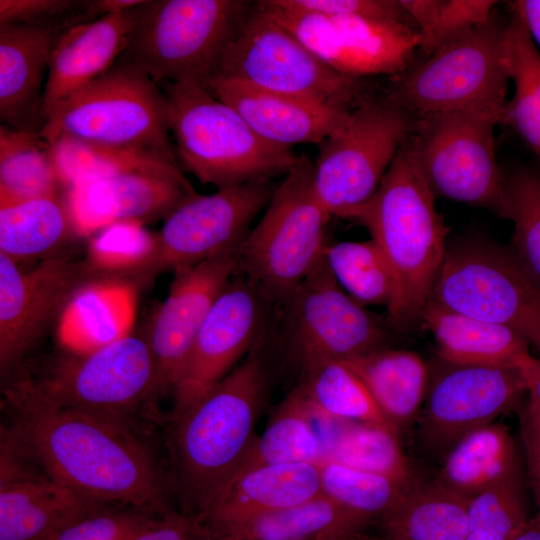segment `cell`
Listing matches in <instances>:
<instances>
[{"label":"cell","instance_id":"obj_26","mask_svg":"<svg viewBox=\"0 0 540 540\" xmlns=\"http://www.w3.org/2000/svg\"><path fill=\"white\" fill-rule=\"evenodd\" d=\"M99 508V502L48 476L1 471L0 540H48Z\"/></svg>","mask_w":540,"mask_h":540},{"label":"cell","instance_id":"obj_17","mask_svg":"<svg viewBox=\"0 0 540 540\" xmlns=\"http://www.w3.org/2000/svg\"><path fill=\"white\" fill-rule=\"evenodd\" d=\"M108 280L84 259H47L24 271L0 253V370L6 377L85 286Z\"/></svg>","mask_w":540,"mask_h":540},{"label":"cell","instance_id":"obj_28","mask_svg":"<svg viewBox=\"0 0 540 540\" xmlns=\"http://www.w3.org/2000/svg\"><path fill=\"white\" fill-rule=\"evenodd\" d=\"M371 521L324 494L298 505L202 528L208 540H342Z\"/></svg>","mask_w":540,"mask_h":540},{"label":"cell","instance_id":"obj_55","mask_svg":"<svg viewBox=\"0 0 540 540\" xmlns=\"http://www.w3.org/2000/svg\"><path fill=\"white\" fill-rule=\"evenodd\" d=\"M342 540H385V539L384 538L380 539V538H375V537H371V536H366V535H364L362 533H359V534L350 536V537L342 539Z\"/></svg>","mask_w":540,"mask_h":540},{"label":"cell","instance_id":"obj_47","mask_svg":"<svg viewBox=\"0 0 540 540\" xmlns=\"http://www.w3.org/2000/svg\"><path fill=\"white\" fill-rule=\"evenodd\" d=\"M496 3L493 0H438L439 48L486 23L494 14Z\"/></svg>","mask_w":540,"mask_h":540},{"label":"cell","instance_id":"obj_13","mask_svg":"<svg viewBox=\"0 0 540 540\" xmlns=\"http://www.w3.org/2000/svg\"><path fill=\"white\" fill-rule=\"evenodd\" d=\"M276 187L272 180L256 181L185 199L164 218L156 233L154 253L136 275L134 285L236 251Z\"/></svg>","mask_w":540,"mask_h":540},{"label":"cell","instance_id":"obj_32","mask_svg":"<svg viewBox=\"0 0 540 540\" xmlns=\"http://www.w3.org/2000/svg\"><path fill=\"white\" fill-rule=\"evenodd\" d=\"M318 430L324 461L385 475L408 485L415 484L399 435L391 428L338 420L320 413Z\"/></svg>","mask_w":540,"mask_h":540},{"label":"cell","instance_id":"obj_48","mask_svg":"<svg viewBox=\"0 0 540 540\" xmlns=\"http://www.w3.org/2000/svg\"><path fill=\"white\" fill-rule=\"evenodd\" d=\"M87 1L0 0V26L33 23L75 14Z\"/></svg>","mask_w":540,"mask_h":540},{"label":"cell","instance_id":"obj_56","mask_svg":"<svg viewBox=\"0 0 540 540\" xmlns=\"http://www.w3.org/2000/svg\"><path fill=\"white\" fill-rule=\"evenodd\" d=\"M135 536H136V535H135ZM135 536H134V537H135ZM134 537H132V538H130V539H127V540H132Z\"/></svg>","mask_w":540,"mask_h":540},{"label":"cell","instance_id":"obj_16","mask_svg":"<svg viewBox=\"0 0 540 540\" xmlns=\"http://www.w3.org/2000/svg\"><path fill=\"white\" fill-rule=\"evenodd\" d=\"M442 362L416 421L422 448L441 458L468 433L517 410L527 394L519 370Z\"/></svg>","mask_w":540,"mask_h":540},{"label":"cell","instance_id":"obj_6","mask_svg":"<svg viewBox=\"0 0 540 540\" xmlns=\"http://www.w3.org/2000/svg\"><path fill=\"white\" fill-rule=\"evenodd\" d=\"M313 171L311 160L300 156L236 250V274L250 282L268 306L283 309L324 257L330 215L314 192Z\"/></svg>","mask_w":540,"mask_h":540},{"label":"cell","instance_id":"obj_4","mask_svg":"<svg viewBox=\"0 0 540 540\" xmlns=\"http://www.w3.org/2000/svg\"><path fill=\"white\" fill-rule=\"evenodd\" d=\"M170 131L183 167L202 185L223 189L286 175L298 163L291 147L257 135L229 105L195 84L164 82Z\"/></svg>","mask_w":540,"mask_h":540},{"label":"cell","instance_id":"obj_14","mask_svg":"<svg viewBox=\"0 0 540 540\" xmlns=\"http://www.w3.org/2000/svg\"><path fill=\"white\" fill-rule=\"evenodd\" d=\"M285 337L300 368L346 361L389 347L387 321L350 297L324 257L283 307Z\"/></svg>","mask_w":540,"mask_h":540},{"label":"cell","instance_id":"obj_3","mask_svg":"<svg viewBox=\"0 0 540 540\" xmlns=\"http://www.w3.org/2000/svg\"><path fill=\"white\" fill-rule=\"evenodd\" d=\"M265 386L257 343L224 379L173 420V482L185 515H203L236 476L256 438Z\"/></svg>","mask_w":540,"mask_h":540},{"label":"cell","instance_id":"obj_44","mask_svg":"<svg viewBox=\"0 0 540 540\" xmlns=\"http://www.w3.org/2000/svg\"><path fill=\"white\" fill-rule=\"evenodd\" d=\"M514 224L512 251L540 282V173L519 169L506 177V217Z\"/></svg>","mask_w":540,"mask_h":540},{"label":"cell","instance_id":"obj_11","mask_svg":"<svg viewBox=\"0 0 540 540\" xmlns=\"http://www.w3.org/2000/svg\"><path fill=\"white\" fill-rule=\"evenodd\" d=\"M416 117L386 96L364 99L319 146L314 192L332 216L344 218L377 191Z\"/></svg>","mask_w":540,"mask_h":540},{"label":"cell","instance_id":"obj_40","mask_svg":"<svg viewBox=\"0 0 540 540\" xmlns=\"http://www.w3.org/2000/svg\"><path fill=\"white\" fill-rule=\"evenodd\" d=\"M324 259L344 291L363 306L393 301L395 283L390 266L373 240L326 244Z\"/></svg>","mask_w":540,"mask_h":540},{"label":"cell","instance_id":"obj_41","mask_svg":"<svg viewBox=\"0 0 540 540\" xmlns=\"http://www.w3.org/2000/svg\"><path fill=\"white\" fill-rule=\"evenodd\" d=\"M319 467L321 493L370 521L387 516L414 485L333 461Z\"/></svg>","mask_w":540,"mask_h":540},{"label":"cell","instance_id":"obj_25","mask_svg":"<svg viewBox=\"0 0 540 540\" xmlns=\"http://www.w3.org/2000/svg\"><path fill=\"white\" fill-rule=\"evenodd\" d=\"M420 325L432 333L440 360L450 364L510 368L524 374L536 361L530 344L516 331L433 300L425 305Z\"/></svg>","mask_w":540,"mask_h":540},{"label":"cell","instance_id":"obj_53","mask_svg":"<svg viewBox=\"0 0 540 540\" xmlns=\"http://www.w3.org/2000/svg\"><path fill=\"white\" fill-rule=\"evenodd\" d=\"M527 384L528 405L540 417V356L533 366L523 374Z\"/></svg>","mask_w":540,"mask_h":540},{"label":"cell","instance_id":"obj_42","mask_svg":"<svg viewBox=\"0 0 540 540\" xmlns=\"http://www.w3.org/2000/svg\"><path fill=\"white\" fill-rule=\"evenodd\" d=\"M521 467L468 500L465 540H510L529 522Z\"/></svg>","mask_w":540,"mask_h":540},{"label":"cell","instance_id":"obj_39","mask_svg":"<svg viewBox=\"0 0 540 540\" xmlns=\"http://www.w3.org/2000/svg\"><path fill=\"white\" fill-rule=\"evenodd\" d=\"M297 387L326 416L393 430L365 384L343 361L320 360L304 365Z\"/></svg>","mask_w":540,"mask_h":540},{"label":"cell","instance_id":"obj_20","mask_svg":"<svg viewBox=\"0 0 540 540\" xmlns=\"http://www.w3.org/2000/svg\"><path fill=\"white\" fill-rule=\"evenodd\" d=\"M235 253L220 254L174 274L146 337L155 365L151 403L173 392L202 324L236 273Z\"/></svg>","mask_w":540,"mask_h":540},{"label":"cell","instance_id":"obj_10","mask_svg":"<svg viewBox=\"0 0 540 540\" xmlns=\"http://www.w3.org/2000/svg\"><path fill=\"white\" fill-rule=\"evenodd\" d=\"M430 300L508 327L540 354V282L512 249L481 238L448 245Z\"/></svg>","mask_w":540,"mask_h":540},{"label":"cell","instance_id":"obj_50","mask_svg":"<svg viewBox=\"0 0 540 540\" xmlns=\"http://www.w3.org/2000/svg\"><path fill=\"white\" fill-rule=\"evenodd\" d=\"M132 540H208L200 525L184 513H164Z\"/></svg>","mask_w":540,"mask_h":540},{"label":"cell","instance_id":"obj_19","mask_svg":"<svg viewBox=\"0 0 540 540\" xmlns=\"http://www.w3.org/2000/svg\"><path fill=\"white\" fill-rule=\"evenodd\" d=\"M268 305L236 274L202 324L173 389L172 420L224 379L256 346Z\"/></svg>","mask_w":540,"mask_h":540},{"label":"cell","instance_id":"obj_35","mask_svg":"<svg viewBox=\"0 0 540 540\" xmlns=\"http://www.w3.org/2000/svg\"><path fill=\"white\" fill-rule=\"evenodd\" d=\"M381 522L385 540H465L468 500L434 482L414 484Z\"/></svg>","mask_w":540,"mask_h":540},{"label":"cell","instance_id":"obj_34","mask_svg":"<svg viewBox=\"0 0 540 540\" xmlns=\"http://www.w3.org/2000/svg\"><path fill=\"white\" fill-rule=\"evenodd\" d=\"M75 235L67 199L59 193L0 204V253L16 263L44 256Z\"/></svg>","mask_w":540,"mask_h":540},{"label":"cell","instance_id":"obj_54","mask_svg":"<svg viewBox=\"0 0 540 540\" xmlns=\"http://www.w3.org/2000/svg\"><path fill=\"white\" fill-rule=\"evenodd\" d=\"M510 540H540V515L530 519L526 526Z\"/></svg>","mask_w":540,"mask_h":540},{"label":"cell","instance_id":"obj_38","mask_svg":"<svg viewBox=\"0 0 540 540\" xmlns=\"http://www.w3.org/2000/svg\"><path fill=\"white\" fill-rule=\"evenodd\" d=\"M51 146L39 136L0 125V204L59 193Z\"/></svg>","mask_w":540,"mask_h":540},{"label":"cell","instance_id":"obj_7","mask_svg":"<svg viewBox=\"0 0 540 540\" xmlns=\"http://www.w3.org/2000/svg\"><path fill=\"white\" fill-rule=\"evenodd\" d=\"M167 100L146 74L114 64L61 103L39 133L49 145L60 137L141 149L178 164L169 141Z\"/></svg>","mask_w":540,"mask_h":540},{"label":"cell","instance_id":"obj_18","mask_svg":"<svg viewBox=\"0 0 540 540\" xmlns=\"http://www.w3.org/2000/svg\"><path fill=\"white\" fill-rule=\"evenodd\" d=\"M70 355L33 380L55 402L123 420L151 402L155 365L146 337L130 334L89 354Z\"/></svg>","mask_w":540,"mask_h":540},{"label":"cell","instance_id":"obj_23","mask_svg":"<svg viewBox=\"0 0 540 540\" xmlns=\"http://www.w3.org/2000/svg\"><path fill=\"white\" fill-rule=\"evenodd\" d=\"M137 7L80 21L63 32L53 49L45 83L44 123L61 103L114 65L135 24Z\"/></svg>","mask_w":540,"mask_h":540},{"label":"cell","instance_id":"obj_27","mask_svg":"<svg viewBox=\"0 0 540 540\" xmlns=\"http://www.w3.org/2000/svg\"><path fill=\"white\" fill-rule=\"evenodd\" d=\"M321 494L315 463L266 465L235 478L209 509L194 519L203 528L304 503Z\"/></svg>","mask_w":540,"mask_h":540},{"label":"cell","instance_id":"obj_46","mask_svg":"<svg viewBox=\"0 0 540 540\" xmlns=\"http://www.w3.org/2000/svg\"><path fill=\"white\" fill-rule=\"evenodd\" d=\"M284 9L329 17L365 16L406 21L408 15L396 0H273Z\"/></svg>","mask_w":540,"mask_h":540},{"label":"cell","instance_id":"obj_43","mask_svg":"<svg viewBox=\"0 0 540 540\" xmlns=\"http://www.w3.org/2000/svg\"><path fill=\"white\" fill-rule=\"evenodd\" d=\"M155 247L156 233L142 223L118 222L101 229L90 240L85 260L106 279L133 285Z\"/></svg>","mask_w":540,"mask_h":540},{"label":"cell","instance_id":"obj_22","mask_svg":"<svg viewBox=\"0 0 540 540\" xmlns=\"http://www.w3.org/2000/svg\"><path fill=\"white\" fill-rule=\"evenodd\" d=\"M196 193L182 173L128 172L77 182L66 199L79 236H87L118 222L165 218Z\"/></svg>","mask_w":540,"mask_h":540},{"label":"cell","instance_id":"obj_8","mask_svg":"<svg viewBox=\"0 0 540 540\" xmlns=\"http://www.w3.org/2000/svg\"><path fill=\"white\" fill-rule=\"evenodd\" d=\"M215 78L352 110L360 79L341 74L315 55L258 2H252L221 57Z\"/></svg>","mask_w":540,"mask_h":540},{"label":"cell","instance_id":"obj_15","mask_svg":"<svg viewBox=\"0 0 540 540\" xmlns=\"http://www.w3.org/2000/svg\"><path fill=\"white\" fill-rule=\"evenodd\" d=\"M258 3L335 71L360 79L403 73L420 47L416 28L404 20L329 17Z\"/></svg>","mask_w":540,"mask_h":540},{"label":"cell","instance_id":"obj_24","mask_svg":"<svg viewBox=\"0 0 540 540\" xmlns=\"http://www.w3.org/2000/svg\"><path fill=\"white\" fill-rule=\"evenodd\" d=\"M209 91L232 107L261 138L285 147L320 145L351 112L223 78L213 79Z\"/></svg>","mask_w":540,"mask_h":540},{"label":"cell","instance_id":"obj_30","mask_svg":"<svg viewBox=\"0 0 540 540\" xmlns=\"http://www.w3.org/2000/svg\"><path fill=\"white\" fill-rule=\"evenodd\" d=\"M343 362L362 380L398 435L416 423L429 382L428 368L417 353L387 347Z\"/></svg>","mask_w":540,"mask_h":540},{"label":"cell","instance_id":"obj_5","mask_svg":"<svg viewBox=\"0 0 540 540\" xmlns=\"http://www.w3.org/2000/svg\"><path fill=\"white\" fill-rule=\"evenodd\" d=\"M252 2L144 0L114 64L132 67L158 86L195 84L209 90L224 50Z\"/></svg>","mask_w":540,"mask_h":540},{"label":"cell","instance_id":"obj_33","mask_svg":"<svg viewBox=\"0 0 540 540\" xmlns=\"http://www.w3.org/2000/svg\"><path fill=\"white\" fill-rule=\"evenodd\" d=\"M323 461L314 408L296 387L275 408L262 434L256 436L234 479L261 466Z\"/></svg>","mask_w":540,"mask_h":540},{"label":"cell","instance_id":"obj_12","mask_svg":"<svg viewBox=\"0 0 540 540\" xmlns=\"http://www.w3.org/2000/svg\"><path fill=\"white\" fill-rule=\"evenodd\" d=\"M503 111H458L416 117L413 137L435 196L506 217V177L497 160L494 129Z\"/></svg>","mask_w":540,"mask_h":540},{"label":"cell","instance_id":"obj_36","mask_svg":"<svg viewBox=\"0 0 540 540\" xmlns=\"http://www.w3.org/2000/svg\"><path fill=\"white\" fill-rule=\"evenodd\" d=\"M502 54L514 94L500 124L513 128L540 161V52L515 14L504 27Z\"/></svg>","mask_w":540,"mask_h":540},{"label":"cell","instance_id":"obj_2","mask_svg":"<svg viewBox=\"0 0 540 540\" xmlns=\"http://www.w3.org/2000/svg\"><path fill=\"white\" fill-rule=\"evenodd\" d=\"M435 198L412 132L375 194L345 217L368 230L390 266L395 294L386 321L395 331L420 324L446 257L449 228L436 210Z\"/></svg>","mask_w":540,"mask_h":540},{"label":"cell","instance_id":"obj_21","mask_svg":"<svg viewBox=\"0 0 540 540\" xmlns=\"http://www.w3.org/2000/svg\"><path fill=\"white\" fill-rule=\"evenodd\" d=\"M84 11L33 23L0 26V119L11 129L39 134L43 95L56 42Z\"/></svg>","mask_w":540,"mask_h":540},{"label":"cell","instance_id":"obj_52","mask_svg":"<svg viewBox=\"0 0 540 540\" xmlns=\"http://www.w3.org/2000/svg\"><path fill=\"white\" fill-rule=\"evenodd\" d=\"M144 0H96L89 1L84 14L88 21L98 19L108 14L123 13L129 11Z\"/></svg>","mask_w":540,"mask_h":540},{"label":"cell","instance_id":"obj_1","mask_svg":"<svg viewBox=\"0 0 540 540\" xmlns=\"http://www.w3.org/2000/svg\"><path fill=\"white\" fill-rule=\"evenodd\" d=\"M4 394L11 439L46 476L99 503L167 513L160 473L123 419L55 402L30 378Z\"/></svg>","mask_w":540,"mask_h":540},{"label":"cell","instance_id":"obj_37","mask_svg":"<svg viewBox=\"0 0 540 540\" xmlns=\"http://www.w3.org/2000/svg\"><path fill=\"white\" fill-rule=\"evenodd\" d=\"M62 186L128 172L181 174L178 164L153 152L60 137L50 145Z\"/></svg>","mask_w":540,"mask_h":540},{"label":"cell","instance_id":"obj_31","mask_svg":"<svg viewBox=\"0 0 540 540\" xmlns=\"http://www.w3.org/2000/svg\"><path fill=\"white\" fill-rule=\"evenodd\" d=\"M442 459L433 482L467 500L521 467L515 440L500 422L468 433Z\"/></svg>","mask_w":540,"mask_h":540},{"label":"cell","instance_id":"obj_9","mask_svg":"<svg viewBox=\"0 0 540 540\" xmlns=\"http://www.w3.org/2000/svg\"><path fill=\"white\" fill-rule=\"evenodd\" d=\"M493 14L394 80L386 97L415 117L458 111H503L509 76L503 33Z\"/></svg>","mask_w":540,"mask_h":540},{"label":"cell","instance_id":"obj_45","mask_svg":"<svg viewBox=\"0 0 540 540\" xmlns=\"http://www.w3.org/2000/svg\"><path fill=\"white\" fill-rule=\"evenodd\" d=\"M157 518L137 509L115 511L101 507L69 523L48 540H127Z\"/></svg>","mask_w":540,"mask_h":540},{"label":"cell","instance_id":"obj_29","mask_svg":"<svg viewBox=\"0 0 540 540\" xmlns=\"http://www.w3.org/2000/svg\"><path fill=\"white\" fill-rule=\"evenodd\" d=\"M135 286L115 280L91 283L70 301L57 326L60 345L72 355H85L131 334Z\"/></svg>","mask_w":540,"mask_h":540},{"label":"cell","instance_id":"obj_49","mask_svg":"<svg viewBox=\"0 0 540 540\" xmlns=\"http://www.w3.org/2000/svg\"><path fill=\"white\" fill-rule=\"evenodd\" d=\"M517 413L529 481L540 510V417L527 401L521 403Z\"/></svg>","mask_w":540,"mask_h":540},{"label":"cell","instance_id":"obj_51","mask_svg":"<svg viewBox=\"0 0 540 540\" xmlns=\"http://www.w3.org/2000/svg\"><path fill=\"white\" fill-rule=\"evenodd\" d=\"M511 7L540 49V0H517L511 3Z\"/></svg>","mask_w":540,"mask_h":540}]
</instances>
